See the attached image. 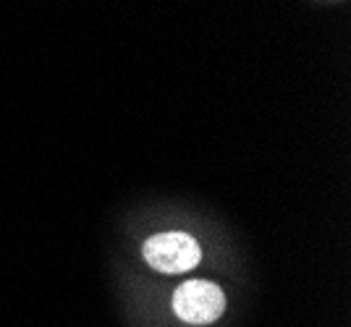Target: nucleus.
Returning <instances> with one entry per match:
<instances>
[{
    "instance_id": "nucleus-2",
    "label": "nucleus",
    "mask_w": 351,
    "mask_h": 327,
    "mask_svg": "<svg viewBox=\"0 0 351 327\" xmlns=\"http://www.w3.org/2000/svg\"><path fill=\"white\" fill-rule=\"evenodd\" d=\"M145 259L158 272H186L199 262V246L186 233H158L145 244Z\"/></svg>"
},
{
    "instance_id": "nucleus-1",
    "label": "nucleus",
    "mask_w": 351,
    "mask_h": 327,
    "mask_svg": "<svg viewBox=\"0 0 351 327\" xmlns=\"http://www.w3.org/2000/svg\"><path fill=\"white\" fill-rule=\"evenodd\" d=\"M173 309L184 322L207 325V322H215L223 314L226 296H223V291H220L218 285H213V283L189 280L173 293Z\"/></svg>"
}]
</instances>
